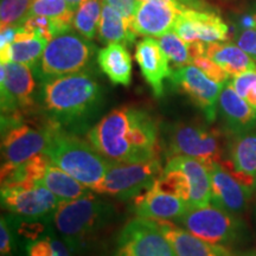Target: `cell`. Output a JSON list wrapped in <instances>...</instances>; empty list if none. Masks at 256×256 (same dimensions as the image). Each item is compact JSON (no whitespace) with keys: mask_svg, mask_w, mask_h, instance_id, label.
Segmentation results:
<instances>
[{"mask_svg":"<svg viewBox=\"0 0 256 256\" xmlns=\"http://www.w3.org/2000/svg\"><path fill=\"white\" fill-rule=\"evenodd\" d=\"M87 139L110 162H140L158 158V124L139 108H115L89 128Z\"/></svg>","mask_w":256,"mask_h":256,"instance_id":"1","label":"cell"},{"mask_svg":"<svg viewBox=\"0 0 256 256\" xmlns=\"http://www.w3.org/2000/svg\"><path fill=\"white\" fill-rule=\"evenodd\" d=\"M104 98L101 84L87 70L40 81L36 102L46 122L80 134L88 132Z\"/></svg>","mask_w":256,"mask_h":256,"instance_id":"2","label":"cell"},{"mask_svg":"<svg viewBox=\"0 0 256 256\" xmlns=\"http://www.w3.org/2000/svg\"><path fill=\"white\" fill-rule=\"evenodd\" d=\"M114 214L115 209L110 203L92 192L78 200L62 202L51 220L72 254H82L112 222Z\"/></svg>","mask_w":256,"mask_h":256,"instance_id":"3","label":"cell"},{"mask_svg":"<svg viewBox=\"0 0 256 256\" xmlns=\"http://www.w3.org/2000/svg\"><path fill=\"white\" fill-rule=\"evenodd\" d=\"M49 142L44 153L51 162L94 192L104 180L110 162L78 134L55 124H49Z\"/></svg>","mask_w":256,"mask_h":256,"instance_id":"4","label":"cell"},{"mask_svg":"<svg viewBox=\"0 0 256 256\" xmlns=\"http://www.w3.org/2000/svg\"><path fill=\"white\" fill-rule=\"evenodd\" d=\"M98 52L90 40L70 28L48 43L40 62L32 70L38 82L87 72L92 66Z\"/></svg>","mask_w":256,"mask_h":256,"instance_id":"5","label":"cell"},{"mask_svg":"<svg viewBox=\"0 0 256 256\" xmlns=\"http://www.w3.org/2000/svg\"><path fill=\"white\" fill-rule=\"evenodd\" d=\"M176 222L192 235L224 247L241 244L248 238L247 226L238 215L220 209L214 204L188 206Z\"/></svg>","mask_w":256,"mask_h":256,"instance_id":"6","label":"cell"},{"mask_svg":"<svg viewBox=\"0 0 256 256\" xmlns=\"http://www.w3.org/2000/svg\"><path fill=\"white\" fill-rule=\"evenodd\" d=\"M24 115H2V171L14 168L32 156L44 153L49 142V124L34 126Z\"/></svg>","mask_w":256,"mask_h":256,"instance_id":"7","label":"cell"},{"mask_svg":"<svg viewBox=\"0 0 256 256\" xmlns=\"http://www.w3.org/2000/svg\"><path fill=\"white\" fill-rule=\"evenodd\" d=\"M162 146L168 158L185 156L194 158L211 168L222 164L220 134L214 128L197 124H174L162 134Z\"/></svg>","mask_w":256,"mask_h":256,"instance_id":"8","label":"cell"},{"mask_svg":"<svg viewBox=\"0 0 256 256\" xmlns=\"http://www.w3.org/2000/svg\"><path fill=\"white\" fill-rule=\"evenodd\" d=\"M162 172L159 158L140 162H110L104 180L94 192L120 200H132L152 186Z\"/></svg>","mask_w":256,"mask_h":256,"instance_id":"9","label":"cell"},{"mask_svg":"<svg viewBox=\"0 0 256 256\" xmlns=\"http://www.w3.org/2000/svg\"><path fill=\"white\" fill-rule=\"evenodd\" d=\"M36 76L32 68L16 62L0 66L2 115H25L37 106Z\"/></svg>","mask_w":256,"mask_h":256,"instance_id":"10","label":"cell"},{"mask_svg":"<svg viewBox=\"0 0 256 256\" xmlns=\"http://www.w3.org/2000/svg\"><path fill=\"white\" fill-rule=\"evenodd\" d=\"M110 256H177L151 218L136 217L124 226Z\"/></svg>","mask_w":256,"mask_h":256,"instance_id":"11","label":"cell"},{"mask_svg":"<svg viewBox=\"0 0 256 256\" xmlns=\"http://www.w3.org/2000/svg\"><path fill=\"white\" fill-rule=\"evenodd\" d=\"M170 81L176 88L188 95L209 122L216 119L220 95L224 84L208 78L200 68L192 64L172 70Z\"/></svg>","mask_w":256,"mask_h":256,"instance_id":"12","label":"cell"},{"mask_svg":"<svg viewBox=\"0 0 256 256\" xmlns=\"http://www.w3.org/2000/svg\"><path fill=\"white\" fill-rule=\"evenodd\" d=\"M60 202L43 184L31 188H2V206L8 212L31 220H49Z\"/></svg>","mask_w":256,"mask_h":256,"instance_id":"13","label":"cell"},{"mask_svg":"<svg viewBox=\"0 0 256 256\" xmlns=\"http://www.w3.org/2000/svg\"><path fill=\"white\" fill-rule=\"evenodd\" d=\"M174 31L188 44L197 40L214 43L229 40L228 25L216 12L206 8H186L182 11Z\"/></svg>","mask_w":256,"mask_h":256,"instance_id":"14","label":"cell"},{"mask_svg":"<svg viewBox=\"0 0 256 256\" xmlns=\"http://www.w3.org/2000/svg\"><path fill=\"white\" fill-rule=\"evenodd\" d=\"M211 174V204L234 215L247 209L254 188L244 184L222 164H214Z\"/></svg>","mask_w":256,"mask_h":256,"instance_id":"15","label":"cell"},{"mask_svg":"<svg viewBox=\"0 0 256 256\" xmlns=\"http://www.w3.org/2000/svg\"><path fill=\"white\" fill-rule=\"evenodd\" d=\"M134 57L153 94L156 98H162L164 95V81L170 78L172 70L159 40L153 37H145L136 44Z\"/></svg>","mask_w":256,"mask_h":256,"instance_id":"16","label":"cell"},{"mask_svg":"<svg viewBox=\"0 0 256 256\" xmlns=\"http://www.w3.org/2000/svg\"><path fill=\"white\" fill-rule=\"evenodd\" d=\"M180 10L162 2H139L130 25L136 34L145 37H160L174 31Z\"/></svg>","mask_w":256,"mask_h":256,"instance_id":"17","label":"cell"},{"mask_svg":"<svg viewBox=\"0 0 256 256\" xmlns=\"http://www.w3.org/2000/svg\"><path fill=\"white\" fill-rule=\"evenodd\" d=\"M218 112L224 127L234 136L256 128V110L236 92L230 81L223 86L220 92Z\"/></svg>","mask_w":256,"mask_h":256,"instance_id":"18","label":"cell"},{"mask_svg":"<svg viewBox=\"0 0 256 256\" xmlns=\"http://www.w3.org/2000/svg\"><path fill=\"white\" fill-rule=\"evenodd\" d=\"M188 208L186 202L159 191L154 184L133 197L130 204V209L138 217L168 220H177Z\"/></svg>","mask_w":256,"mask_h":256,"instance_id":"19","label":"cell"},{"mask_svg":"<svg viewBox=\"0 0 256 256\" xmlns=\"http://www.w3.org/2000/svg\"><path fill=\"white\" fill-rule=\"evenodd\" d=\"M153 220L172 246L177 256H235L228 247L197 238L168 220Z\"/></svg>","mask_w":256,"mask_h":256,"instance_id":"20","label":"cell"},{"mask_svg":"<svg viewBox=\"0 0 256 256\" xmlns=\"http://www.w3.org/2000/svg\"><path fill=\"white\" fill-rule=\"evenodd\" d=\"M228 154L229 171L244 184L256 188V130L234 136Z\"/></svg>","mask_w":256,"mask_h":256,"instance_id":"21","label":"cell"},{"mask_svg":"<svg viewBox=\"0 0 256 256\" xmlns=\"http://www.w3.org/2000/svg\"><path fill=\"white\" fill-rule=\"evenodd\" d=\"M168 164L183 170L190 179L191 197L188 206H206L211 204V174L206 164L185 156L168 158Z\"/></svg>","mask_w":256,"mask_h":256,"instance_id":"22","label":"cell"},{"mask_svg":"<svg viewBox=\"0 0 256 256\" xmlns=\"http://www.w3.org/2000/svg\"><path fill=\"white\" fill-rule=\"evenodd\" d=\"M202 55L209 57L229 74L230 78L256 68V60L238 44L226 42L202 43Z\"/></svg>","mask_w":256,"mask_h":256,"instance_id":"23","label":"cell"},{"mask_svg":"<svg viewBox=\"0 0 256 256\" xmlns=\"http://www.w3.org/2000/svg\"><path fill=\"white\" fill-rule=\"evenodd\" d=\"M102 72L113 84L128 87L132 81V58L130 51L122 43L107 44L98 50L96 56Z\"/></svg>","mask_w":256,"mask_h":256,"instance_id":"24","label":"cell"},{"mask_svg":"<svg viewBox=\"0 0 256 256\" xmlns=\"http://www.w3.org/2000/svg\"><path fill=\"white\" fill-rule=\"evenodd\" d=\"M50 164L49 156L46 153H40L14 168L2 171V188H34L42 184Z\"/></svg>","mask_w":256,"mask_h":256,"instance_id":"25","label":"cell"},{"mask_svg":"<svg viewBox=\"0 0 256 256\" xmlns=\"http://www.w3.org/2000/svg\"><path fill=\"white\" fill-rule=\"evenodd\" d=\"M138 34L130 25V19L124 18L116 10L104 2L102 14L98 28V37L104 44L134 43Z\"/></svg>","mask_w":256,"mask_h":256,"instance_id":"26","label":"cell"},{"mask_svg":"<svg viewBox=\"0 0 256 256\" xmlns=\"http://www.w3.org/2000/svg\"><path fill=\"white\" fill-rule=\"evenodd\" d=\"M42 184L52 192L58 198L60 203L62 202H70L78 200L92 194V188L86 186L78 179L72 177L66 171L58 166L51 162L48 166L46 174H44Z\"/></svg>","mask_w":256,"mask_h":256,"instance_id":"27","label":"cell"},{"mask_svg":"<svg viewBox=\"0 0 256 256\" xmlns=\"http://www.w3.org/2000/svg\"><path fill=\"white\" fill-rule=\"evenodd\" d=\"M49 42L42 38H31L25 40H14L11 46L0 50L2 63L16 62L34 69L40 62Z\"/></svg>","mask_w":256,"mask_h":256,"instance_id":"28","label":"cell"},{"mask_svg":"<svg viewBox=\"0 0 256 256\" xmlns=\"http://www.w3.org/2000/svg\"><path fill=\"white\" fill-rule=\"evenodd\" d=\"M75 14L76 12L72 11L64 0H34L26 17L44 16L54 19L62 34L72 28Z\"/></svg>","mask_w":256,"mask_h":256,"instance_id":"29","label":"cell"},{"mask_svg":"<svg viewBox=\"0 0 256 256\" xmlns=\"http://www.w3.org/2000/svg\"><path fill=\"white\" fill-rule=\"evenodd\" d=\"M154 185L159 191L180 198L186 202L188 206L191 197V184L190 179L183 170L166 164Z\"/></svg>","mask_w":256,"mask_h":256,"instance_id":"30","label":"cell"},{"mask_svg":"<svg viewBox=\"0 0 256 256\" xmlns=\"http://www.w3.org/2000/svg\"><path fill=\"white\" fill-rule=\"evenodd\" d=\"M104 0H89L76 11L72 26L80 34L92 40L98 34Z\"/></svg>","mask_w":256,"mask_h":256,"instance_id":"31","label":"cell"},{"mask_svg":"<svg viewBox=\"0 0 256 256\" xmlns=\"http://www.w3.org/2000/svg\"><path fill=\"white\" fill-rule=\"evenodd\" d=\"M25 254L26 256H72V252L63 240L60 241L49 232L38 238L26 241Z\"/></svg>","mask_w":256,"mask_h":256,"instance_id":"32","label":"cell"},{"mask_svg":"<svg viewBox=\"0 0 256 256\" xmlns=\"http://www.w3.org/2000/svg\"><path fill=\"white\" fill-rule=\"evenodd\" d=\"M160 46L168 56L170 62L174 64V66H184L190 64V48L188 44L182 40L174 31L162 34L158 38Z\"/></svg>","mask_w":256,"mask_h":256,"instance_id":"33","label":"cell"},{"mask_svg":"<svg viewBox=\"0 0 256 256\" xmlns=\"http://www.w3.org/2000/svg\"><path fill=\"white\" fill-rule=\"evenodd\" d=\"M34 0H2L0 4V28L19 25L26 17Z\"/></svg>","mask_w":256,"mask_h":256,"instance_id":"34","label":"cell"},{"mask_svg":"<svg viewBox=\"0 0 256 256\" xmlns=\"http://www.w3.org/2000/svg\"><path fill=\"white\" fill-rule=\"evenodd\" d=\"M230 83L236 92L256 110V68L234 76Z\"/></svg>","mask_w":256,"mask_h":256,"instance_id":"35","label":"cell"},{"mask_svg":"<svg viewBox=\"0 0 256 256\" xmlns=\"http://www.w3.org/2000/svg\"><path fill=\"white\" fill-rule=\"evenodd\" d=\"M190 64L200 68L202 72L206 74L208 78L214 80V81L217 83H220V84H226V82L230 81L229 74L226 72L222 66H220L216 62L210 60L209 57L204 55L191 57Z\"/></svg>","mask_w":256,"mask_h":256,"instance_id":"36","label":"cell"},{"mask_svg":"<svg viewBox=\"0 0 256 256\" xmlns=\"http://www.w3.org/2000/svg\"><path fill=\"white\" fill-rule=\"evenodd\" d=\"M16 242L14 228L8 218L2 217L0 222V256H14Z\"/></svg>","mask_w":256,"mask_h":256,"instance_id":"37","label":"cell"},{"mask_svg":"<svg viewBox=\"0 0 256 256\" xmlns=\"http://www.w3.org/2000/svg\"><path fill=\"white\" fill-rule=\"evenodd\" d=\"M234 42L256 60V28L246 30L236 28Z\"/></svg>","mask_w":256,"mask_h":256,"instance_id":"38","label":"cell"},{"mask_svg":"<svg viewBox=\"0 0 256 256\" xmlns=\"http://www.w3.org/2000/svg\"><path fill=\"white\" fill-rule=\"evenodd\" d=\"M104 2L116 10L124 18L132 19L139 0H104Z\"/></svg>","mask_w":256,"mask_h":256,"instance_id":"39","label":"cell"},{"mask_svg":"<svg viewBox=\"0 0 256 256\" xmlns=\"http://www.w3.org/2000/svg\"><path fill=\"white\" fill-rule=\"evenodd\" d=\"M139 2H147V0H139ZM152 2H162V4L171 5L174 8L184 11L186 8H197V10H206V5L202 0H152Z\"/></svg>","mask_w":256,"mask_h":256,"instance_id":"40","label":"cell"},{"mask_svg":"<svg viewBox=\"0 0 256 256\" xmlns=\"http://www.w3.org/2000/svg\"><path fill=\"white\" fill-rule=\"evenodd\" d=\"M17 30H18V25L2 28V32H0V50L5 49L6 46H11V44L14 43L16 40Z\"/></svg>","mask_w":256,"mask_h":256,"instance_id":"41","label":"cell"},{"mask_svg":"<svg viewBox=\"0 0 256 256\" xmlns=\"http://www.w3.org/2000/svg\"><path fill=\"white\" fill-rule=\"evenodd\" d=\"M64 2L68 4V6L70 8V10H72V11L76 12L80 8H81L82 5H84L86 2H88L89 0H64Z\"/></svg>","mask_w":256,"mask_h":256,"instance_id":"42","label":"cell"},{"mask_svg":"<svg viewBox=\"0 0 256 256\" xmlns=\"http://www.w3.org/2000/svg\"><path fill=\"white\" fill-rule=\"evenodd\" d=\"M235 256H256V250L241 252V254H238V255H235Z\"/></svg>","mask_w":256,"mask_h":256,"instance_id":"43","label":"cell"}]
</instances>
